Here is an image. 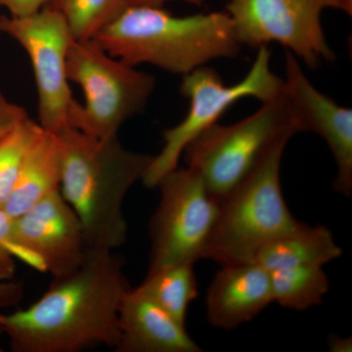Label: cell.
<instances>
[{
  "label": "cell",
  "instance_id": "6da1fadb",
  "mask_svg": "<svg viewBox=\"0 0 352 352\" xmlns=\"http://www.w3.org/2000/svg\"><path fill=\"white\" fill-rule=\"evenodd\" d=\"M124 261L113 251L88 249L80 267L53 278L44 295L25 309L0 312V329L15 352H78L115 349L120 309L132 289Z\"/></svg>",
  "mask_w": 352,
  "mask_h": 352
},
{
  "label": "cell",
  "instance_id": "7a4b0ae2",
  "mask_svg": "<svg viewBox=\"0 0 352 352\" xmlns=\"http://www.w3.org/2000/svg\"><path fill=\"white\" fill-rule=\"evenodd\" d=\"M57 134L63 154L60 190L82 223L88 247H122L129 232L124 198L154 156L126 149L118 136L94 138L71 126Z\"/></svg>",
  "mask_w": 352,
  "mask_h": 352
},
{
  "label": "cell",
  "instance_id": "3957f363",
  "mask_svg": "<svg viewBox=\"0 0 352 352\" xmlns=\"http://www.w3.org/2000/svg\"><path fill=\"white\" fill-rule=\"evenodd\" d=\"M94 39L131 66L151 65L182 76L242 50L226 11L175 16L162 6H126Z\"/></svg>",
  "mask_w": 352,
  "mask_h": 352
},
{
  "label": "cell",
  "instance_id": "277c9868",
  "mask_svg": "<svg viewBox=\"0 0 352 352\" xmlns=\"http://www.w3.org/2000/svg\"><path fill=\"white\" fill-rule=\"evenodd\" d=\"M294 136L286 134L275 141L249 173L220 199L201 259L220 265L251 263L259 247L300 226L281 187L282 157Z\"/></svg>",
  "mask_w": 352,
  "mask_h": 352
},
{
  "label": "cell",
  "instance_id": "5b68a950",
  "mask_svg": "<svg viewBox=\"0 0 352 352\" xmlns=\"http://www.w3.org/2000/svg\"><path fill=\"white\" fill-rule=\"evenodd\" d=\"M67 74L85 95V103L72 106L69 126L97 138H117L144 111L156 87L154 76L109 54L95 39L74 41Z\"/></svg>",
  "mask_w": 352,
  "mask_h": 352
},
{
  "label": "cell",
  "instance_id": "8992f818",
  "mask_svg": "<svg viewBox=\"0 0 352 352\" xmlns=\"http://www.w3.org/2000/svg\"><path fill=\"white\" fill-rule=\"evenodd\" d=\"M270 64L271 51L263 45L258 48L247 75L232 85H226L208 65L183 76L180 92L189 100L188 113L179 124L164 131L163 148L153 157L141 180L143 184L156 188L162 177L178 168L185 148L201 132L217 124L238 101L252 97L263 103L279 96L284 91V78L272 71Z\"/></svg>",
  "mask_w": 352,
  "mask_h": 352
},
{
  "label": "cell",
  "instance_id": "52a82bcc",
  "mask_svg": "<svg viewBox=\"0 0 352 352\" xmlns=\"http://www.w3.org/2000/svg\"><path fill=\"white\" fill-rule=\"evenodd\" d=\"M298 133L284 90L235 124L208 127L185 148L182 155L187 168L200 176L210 193L219 201L275 141L286 134Z\"/></svg>",
  "mask_w": 352,
  "mask_h": 352
},
{
  "label": "cell",
  "instance_id": "ba28073f",
  "mask_svg": "<svg viewBox=\"0 0 352 352\" xmlns=\"http://www.w3.org/2000/svg\"><path fill=\"white\" fill-rule=\"evenodd\" d=\"M336 9L351 16L344 0H228L226 12L241 45L279 43L308 68L333 61L321 16Z\"/></svg>",
  "mask_w": 352,
  "mask_h": 352
},
{
  "label": "cell",
  "instance_id": "9c48e42d",
  "mask_svg": "<svg viewBox=\"0 0 352 352\" xmlns=\"http://www.w3.org/2000/svg\"><path fill=\"white\" fill-rule=\"evenodd\" d=\"M160 201L149 223V271L203 258L219 201L189 168H176L157 184Z\"/></svg>",
  "mask_w": 352,
  "mask_h": 352
},
{
  "label": "cell",
  "instance_id": "30bf717a",
  "mask_svg": "<svg viewBox=\"0 0 352 352\" xmlns=\"http://www.w3.org/2000/svg\"><path fill=\"white\" fill-rule=\"evenodd\" d=\"M0 32L17 41L31 61L39 124L55 133L69 126L76 99L69 87L67 60L76 39L63 16L47 6L30 15H1Z\"/></svg>",
  "mask_w": 352,
  "mask_h": 352
},
{
  "label": "cell",
  "instance_id": "8fae6325",
  "mask_svg": "<svg viewBox=\"0 0 352 352\" xmlns=\"http://www.w3.org/2000/svg\"><path fill=\"white\" fill-rule=\"evenodd\" d=\"M11 242L15 258L53 278L78 270L89 249L82 223L61 190L13 219Z\"/></svg>",
  "mask_w": 352,
  "mask_h": 352
},
{
  "label": "cell",
  "instance_id": "7c38bea8",
  "mask_svg": "<svg viewBox=\"0 0 352 352\" xmlns=\"http://www.w3.org/2000/svg\"><path fill=\"white\" fill-rule=\"evenodd\" d=\"M284 90L298 132L320 136L337 164L333 188L346 198L352 194V110L322 94L308 80L300 62L289 51L285 57Z\"/></svg>",
  "mask_w": 352,
  "mask_h": 352
},
{
  "label": "cell",
  "instance_id": "4fadbf2b",
  "mask_svg": "<svg viewBox=\"0 0 352 352\" xmlns=\"http://www.w3.org/2000/svg\"><path fill=\"white\" fill-rule=\"evenodd\" d=\"M273 302L270 273L254 263L224 264L206 296L212 327L233 330L256 318Z\"/></svg>",
  "mask_w": 352,
  "mask_h": 352
},
{
  "label": "cell",
  "instance_id": "5bb4252c",
  "mask_svg": "<svg viewBox=\"0 0 352 352\" xmlns=\"http://www.w3.org/2000/svg\"><path fill=\"white\" fill-rule=\"evenodd\" d=\"M117 352H201L184 325L133 289L120 309Z\"/></svg>",
  "mask_w": 352,
  "mask_h": 352
},
{
  "label": "cell",
  "instance_id": "9a60e30c",
  "mask_svg": "<svg viewBox=\"0 0 352 352\" xmlns=\"http://www.w3.org/2000/svg\"><path fill=\"white\" fill-rule=\"evenodd\" d=\"M342 248L330 229L323 226H300L273 238L259 247L251 263L267 270H288L302 266H322L342 256Z\"/></svg>",
  "mask_w": 352,
  "mask_h": 352
},
{
  "label": "cell",
  "instance_id": "2e32d148",
  "mask_svg": "<svg viewBox=\"0 0 352 352\" xmlns=\"http://www.w3.org/2000/svg\"><path fill=\"white\" fill-rule=\"evenodd\" d=\"M62 168L61 140L55 132L44 129L25 157L12 193L4 206V212L15 219L60 190Z\"/></svg>",
  "mask_w": 352,
  "mask_h": 352
},
{
  "label": "cell",
  "instance_id": "e0dca14e",
  "mask_svg": "<svg viewBox=\"0 0 352 352\" xmlns=\"http://www.w3.org/2000/svg\"><path fill=\"white\" fill-rule=\"evenodd\" d=\"M133 289L185 326L189 305L198 296L194 263L173 264L148 271L144 281Z\"/></svg>",
  "mask_w": 352,
  "mask_h": 352
},
{
  "label": "cell",
  "instance_id": "ac0fdd59",
  "mask_svg": "<svg viewBox=\"0 0 352 352\" xmlns=\"http://www.w3.org/2000/svg\"><path fill=\"white\" fill-rule=\"evenodd\" d=\"M273 302L296 311L318 307L330 289L322 266H302L270 272Z\"/></svg>",
  "mask_w": 352,
  "mask_h": 352
},
{
  "label": "cell",
  "instance_id": "d6986e66",
  "mask_svg": "<svg viewBox=\"0 0 352 352\" xmlns=\"http://www.w3.org/2000/svg\"><path fill=\"white\" fill-rule=\"evenodd\" d=\"M63 16L76 41L94 39L129 6L126 0H47Z\"/></svg>",
  "mask_w": 352,
  "mask_h": 352
},
{
  "label": "cell",
  "instance_id": "ffe728a7",
  "mask_svg": "<svg viewBox=\"0 0 352 352\" xmlns=\"http://www.w3.org/2000/svg\"><path fill=\"white\" fill-rule=\"evenodd\" d=\"M44 129L28 118L0 141V208L12 193L25 157Z\"/></svg>",
  "mask_w": 352,
  "mask_h": 352
},
{
  "label": "cell",
  "instance_id": "44dd1931",
  "mask_svg": "<svg viewBox=\"0 0 352 352\" xmlns=\"http://www.w3.org/2000/svg\"><path fill=\"white\" fill-rule=\"evenodd\" d=\"M13 219L0 208V283L11 281L15 275V256L11 250Z\"/></svg>",
  "mask_w": 352,
  "mask_h": 352
},
{
  "label": "cell",
  "instance_id": "7402d4cb",
  "mask_svg": "<svg viewBox=\"0 0 352 352\" xmlns=\"http://www.w3.org/2000/svg\"><path fill=\"white\" fill-rule=\"evenodd\" d=\"M28 118L27 111L22 106L8 100L0 89V141Z\"/></svg>",
  "mask_w": 352,
  "mask_h": 352
},
{
  "label": "cell",
  "instance_id": "603a6c76",
  "mask_svg": "<svg viewBox=\"0 0 352 352\" xmlns=\"http://www.w3.org/2000/svg\"><path fill=\"white\" fill-rule=\"evenodd\" d=\"M24 291L22 282L11 280L0 283V310L18 305L24 296Z\"/></svg>",
  "mask_w": 352,
  "mask_h": 352
},
{
  "label": "cell",
  "instance_id": "cb8c5ba5",
  "mask_svg": "<svg viewBox=\"0 0 352 352\" xmlns=\"http://www.w3.org/2000/svg\"><path fill=\"white\" fill-rule=\"evenodd\" d=\"M47 0H0V8H6L10 16H25L36 12Z\"/></svg>",
  "mask_w": 352,
  "mask_h": 352
},
{
  "label": "cell",
  "instance_id": "d4e9b609",
  "mask_svg": "<svg viewBox=\"0 0 352 352\" xmlns=\"http://www.w3.org/2000/svg\"><path fill=\"white\" fill-rule=\"evenodd\" d=\"M329 349L332 352H351V338H340L338 335H331L328 340Z\"/></svg>",
  "mask_w": 352,
  "mask_h": 352
},
{
  "label": "cell",
  "instance_id": "484cf974",
  "mask_svg": "<svg viewBox=\"0 0 352 352\" xmlns=\"http://www.w3.org/2000/svg\"><path fill=\"white\" fill-rule=\"evenodd\" d=\"M129 6H163L164 3L168 1H175V0H126ZM180 1L187 2L193 6H201L205 4L208 0H180Z\"/></svg>",
  "mask_w": 352,
  "mask_h": 352
},
{
  "label": "cell",
  "instance_id": "4316f807",
  "mask_svg": "<svg viewBox=\"0 0 352 352\" xmlns=\"http://www.w3.org/2000/svg\"><path fill=\"white\" fill-rule=\"evenodd\" d=\"M344 1L347 8H349V10L352 13V0H344Z\"/></svg>",
  "mask_w": 352,
  "mask_h": 352
},
{
  "label": "cell",
  "instance_id": "83f0119b",
  "mask_svg": "<svg viewBox=\"0 0 352 352\" xmlns=\"http://www.w3.org/2000/svg\"><path fill=\"white\" fill-rule=\"evenodd\" d=\"M2 333V331H1V329H0V335H1ZM2 351V349H1V347H0V352Z\"/></svg>",
  "mask_w": 352,
  "mask_h": 352
}]
</instances>
